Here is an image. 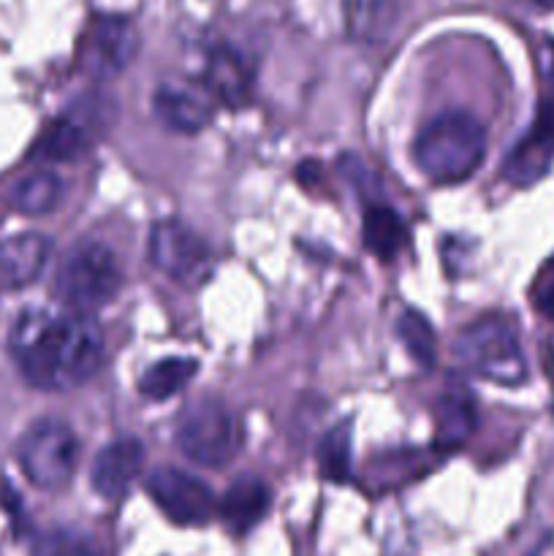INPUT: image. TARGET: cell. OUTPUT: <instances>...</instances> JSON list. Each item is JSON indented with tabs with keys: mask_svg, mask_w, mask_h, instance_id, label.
Segmentation results:
<instances>
[{
	"mask_svg": "<svg viewBox=\"0 0 554 556\" xmlns=\"http://www.w3.org/2000/svg\"><path fill=\"white\" fill-rule=\"evenodd\" d=\"M22 378L41 391H68L101 369L103 334L92 315L76 309H27L9 337Z\"/></svg>",
	"mask_w": 554,
	"mask_h": 556,
	"instance_id": "obj_1",
	"label": "cell"
},
{
	"mask_svg": "<svg viewBox=\"0 0 554 556\" xmlns=\"http://www.w3.org/2000/svg\"><path fill=\"white\" fill-rule=\"evenodd\" d=\"M487 155L483 125L467 112H445L429 119L416 136L413 157L432 182H462Z\"/></svg>",
	"mask_w": 554,
	"mask_h": 556,
	"instance_id": "obj_2",
	"label": "cell"
},
{
	"mask_svg": "<svg viewBox=\"0 0 554 556\" xmlns=\"http://www.w3.org/2000/svg\"><path fill=\"white\" fill-rule=\"evenodd\" d=\"M454 358L462 369L500 386H519L527 378L525 351L514 320L483 315L456 334Z\"/></svg>",
	"mask_w": 554,
	"mask_h": 556,
	"instance_id": "obj_3",
	"label": "cell"
},
{
	"mask_svg": "<svg viewBox=\"0 0 554 556\" xmlns=\"http://www.w3.org/2000/svg\"><path fill=\"white\" fill-rule=\"evenodd\" d=\"M123 288V266L117 255L96 239L76 242L54 271V293L60 304L76 313L92 315V309L112 302Z\"/></svg>",
	"mask_w": 554,
	"mask_h": 556,
	"instance_id": "obj_4",
	"label": "cell"
},
{
	"mask_svg": "<svg viewBox=\"0 0 554 556\" xmlns=\"http://www.w3.org/2000/svg\"><path fill=\"white\" fill-rule=\"evenodd\" d=\"M177 448L199 467H226L239 451V424L217 396H196L177 421Z\"/></svg>",
	"mask_w": 554,
	"mask_h": 556,
	"instance_id": "obj_5",
	"label": "cell"
},
{
	"mask_svg": "<svg viewBox=\"0 0 554 556\" xmlns=\"http://www.w3.org/2000/svg\"><path fill=\"white\" fill-rule=\"evenodd\" d=\"M79 459V440L60 418H38L16 443V462L27 481L43 492L68 486Z\"/></svg>",
	"mask_w": 554,
	"mask_h": 556,
	"instance_id": "obj_6",
	"label": "cell"
},
{
	"mask_svg": "<svg viewBox=\"0 0 554 556\" xmlns=\"http://www.w3.org/2000/svg\"><path fill=\"white\" fill-rule=\"evenodd\" d=\"M150 261L177 282L193 286L210 271V244L179 220L155 223L150 233Z\"/></svg>",
	"mask_w": 554,
	"mask_h": 556,
	"instance_id": "obj_7",
	"label": "cell"
},
{
	"mask_svg": "<svg viewBox=\"0 0 554 556\" xmlns=\"http://www.w3.org/2000/svg\"><path fill=\"white\" fill-rule=\"evenodd\" d=\"M147 492L174 525L199 527L215 514V494L210 486L177 467H155L147 476Z\"/></svg>",
	"mask_w": 554,
	"mask_h": 556,
	"instance_id": "obj_8",
	"label": "cell"
},
{
	"mask_svg": "<svg viewBox=\"0 0 554 556\" xmlns=\"http://www.w3.org/2000/svg\"><path fill=\"white\" fill-rule=\"evenodd\" d=\"M139 33L125 16H98L85 38L81 63L92 79H114L136 58Z\"/></svg>",
	"mask_w": 554,
	"mask_h": 556,
	"instance_id": "obj_9",
	"label": "cell"
},
{
	"mask_svg": "<svg viewBox=\"0 0 554 556\" xmlns=\"http://www.w3.org/2000/svg\"><path fill=\"white\" fill-rule=\"evenodd\" d=\"M215 96L206 90V85H196V81L172 79L163 81L155 90V114L168 130L177 134H199L206 123L212 119V106Z\"/></svg>",
	"mask_w": 554,
	"mask_h": 556,
	"instance_id": "obj_10",
	"label": "cell"
},
{
	"mask_svg": "<svg viewBox=\"0 0 554 556\" xmlns=\"http://www.w3.org/2000/svg\"><path fill=\"white\" fill-rule=\"evenodd\" d=\"M141 467H144V448L139 440H114L92 462L90 483L101 497L119 500L130 492L136 478L141 476Z\"/></svg>",
	"mask_w": 554,
	"mask_h": 556,
	"instance_id": "obj_11",
	"label": "cell"
},
{
	"mask_svg": "<svg viewBox=\"0 0 554 556\" xmlns=\"http://www.w3.org/2000/svg\"><path fill=\"white\" fill-rule=\"evenodd\" d=\"M52 244L43 233H14L0 242V282L5 288H25L47 266Z\"/></svg>",
	"mask_w": 554,
	"mask_h": 556,
	"instance_id": "obj_12",
	"label": "cell"
},
{
	"mask_svg": "<svg viewBox=\"0 0 554 556\" xmlns=\"http://www.w3.org/2000/svg\"><path fill=\"white\" fill-rule=\"evenodd\" d=\"M87 117H90L87 106H74L65 117L54 119V123L43 130L41 139L36 141V152H33V155L52 163L76 161L79 155H85L87 147H90L92 130H96Z\"/></svg>",
	"mask_w": 554,
	"mask_h": 556,
	"instance_id": "obj_13",
	"label": "cell"
},
{
	"mask_svg": "<svg viewBox=\"0 0 554 556\" xmlns=\"http://www.w3.org/2000/svg\"><path fill=\"white\" fill-rule=\"evenodd\" d=\"M269 486L261 481L259 476H242L228 486L226 497L221 503V514L223 521L231 532L237 535H244V532L253 530L261 519L269 510Z\"/></svg>",
	"mask_w": 554,
	"mask_h": 556,
	"instance_id": "obj_14",
	"label": "cell"
},
{
	"mask_svg": "<svg viewBox=\"0 0 554 556\" xmlns=\"http://www.w3.org/2000/svg\"><path fill=\"white\" fill-rule=\"evenodd\" d=\"M206 90L226 103H242L250 90V68L242 54L228 47H217L206 60Z\"/></svg>",
	"mask_w": 554,
	"mask_h": 556,
	"instance_id": "obj_15",
	"label": "cell"
},
{
	"mask_svg": "<svg viewBox=\"0 0 554 556\" xmlns=\"http://www.w3.org/2000/svg\"><path fill=\"white\" fill-rule=\"evenodd\" d=\"M435 427H438V440L443 445H462L470 438L476 427V402L465 386H449L435 410Z\"/></svg>",
	"mask_w": 554,
	"mask_h": 556,
	"instance_id": "obj_16",
	"label": "cell"
},
{
	"mask_svg": "<svg viewBox=\"0 0 554 556\" xmlns=\"http://www.w3.org/2000/svg\"><path fill=\"white\" fill-rule=\"evenodd\" d=\"M364 248L380 261H391L402 248H405V223L400 220L391 206L386 204H369L362 220Z\"/></svg>",
	"mask_w": 554,
	"mask_h": 556,
	"instance_id": "obj_17",
	"label": "cell"
},
{
	"mask_svg": "<svg viewBox=\"0 0 554 556\" xmlns=\"http://www.w3.org/2000/svg\"><path fill=\"white\" fill-rule=\"evenodd\" d=\"M63 195V182L52 172H36L22 177L11 190V206L22 215H47L58 206Z\"/></svg>",
	"mask_w": 554,
	"mask_h": 556,
	"instance_id": "obj_18",
	"label": "cell"
},
{
	"mask_svg": "<svg viewBox=\"0 0 554 556\" xmlns=\"http://www.w3.org/2000/svg\"><path fill=\"white\" fill-rule=\"evenodd\" d=\"M199 364L193 358H163V362L152 364L139 380L141 396L152 402H161L174 396L177 391H182L185 386L193 380Z\"/></svg>",
	"mask_w": 554,
	"mask_h": 556,
	"instance_id": "obj_19",
	"label": "cell"
},
{
	"mask_svg": "<svg viewBox=\"0 0 554 556\" xmlns=\"http://www.w3.org/2000/svg\"><path fill=\"white\" fill-rule=\"evenodd\" d=\"M552 157H554L552 147H549L546 141L538 139L536 134H530L514 147V152H511L508 161H505L503 172L505 177H508V182L521 185V188H525V185L538 182V179L549 172Z\"/></svg>",
	"mask_w": 554,
	"mask_h": 556,
	"instance_id": "obj_20",
	"label": "cell"
},
{
	"mask_svg": "<svg viewBox=\"0 0 554 556\" xmlns=\"http://www.w3.org/2000/svg\"><path fill=\"white\" fill-rule=\"evenodd\" d=\"M33 556H103V548L90 532L58 527L36 538Z\"/></svg>",
	"mask_w": 554,
	"mask_h": 556,
	"instance_id": "obj_21",
	"label": "cell"
},
{
	"mask_svg": "<svg viewBox=\"0 0 554 556\" xmlns=\"http://www.w3.org/2000/svg\"><path fill=\"white\" fill-rule=\"evenodd\" d=\"M318 470L329 481L342 483L351 478V427L337 424L318 445Z\"/></svg>",
	"mask_w": 554,
	"mask_h": 556,
	"instance_id": "obj_22",
	"label": "cell"
},
{
	"mask_svg": "<svg viewBox=\"0 0 554 556\" xmlns=\"http://www.w3.org/2000/svg\"><path fill=\"white\" fill-rule=\"evenodd\" d=\"M396 331H400L407 353H411V356L416 358L421 367H432L435 364V331H432V326L427 324V318H424L421 313H416V309H405L400 318V326H396Z\"/></svg>",
	"mask_w": 554,
	"mask_h": 556,
	"instance_id": "obj_23",
	"label": "cell"
},
{
	"mask_svg": "<svg viewBox=\"0 0 554 556\" xmlns=\"http://www.w3.org/2000/svg\"><path fill=\"white\" fill-rule=\"evenodd\" d=\"M532 304H536V309L543 318H549L554 324V255L536 275V282H532Z\"/></svg>",
	"mask_w": 554,
	"mask_h": 556,
	"instance_id": "obj_24",
	"label": "cell"
},
{
	"mask_svg": "<svg viewBox=\"0 0 554 556\" xmlns=\"http://www.w3.org/2000/svg\"><path fill=\"white\" fill-rule=\"evenodd\" d=\"M530 134H536L538 139L546 141V144L554 150V96H549L546 101L541 103V109H538L536 125H532Z\"/></svg>",
	"mask_w": 554,
	"mask_h": 556,
	"instance_id": "obj_25",
	"label": "cell"
},
{
	"mask_svg": "<svg viewBox=\"0 0 554 556\" xmlns=\"http://www.w3.org/2000/svg\"><path fill=\"white\" fill-rule=\"evenodd\" d=\"M525 3L536 5V9H552V5H554V0H525Z\"/></svg>",
	"mask_w": 554,
	"mask_h": 556,
	"instance_id": "obj_26",
	"label": "cell"
},
{
	"mask_svg": "<svg viewBox=\"0 0 554 556\" xmlns=\"http://www.w3.org/2000/svg\"><path fill=\"white\" fill-rule=\"evenodd\" d=\"M549 71H552V76H554V43H552V49H549Z\"/></svg>",
	"mask_w": 554,
	"mask_h": 556,
	"instance_id": "obj_27",
	"label": "cell"
}]
</instances>
